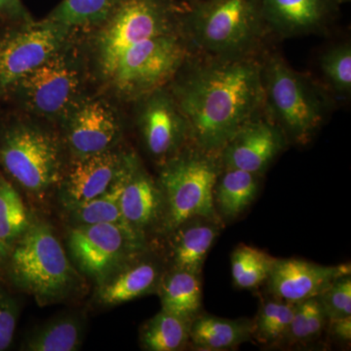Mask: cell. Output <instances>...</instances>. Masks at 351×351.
I'll list each match as a JSON object with an SVG mask.
<instances>
[{
  "mask_svg": "<svg viewBox=\"0 0 351 351\" xmlns=\"http://www.w3.org/2000/svg\"><path fill=\"white\" fill-rule=\"evenodd\" d=\"M169 90L191 130V145L218 154L240 127L263 112L262 61L193 53Z\"/></svg>",
  "mask_w": 351,
  "mask_h": 351,
  "instance_id": "cell-1",
  "label": "cell"
},
{
  "mask_svg": "<svg viewBox=\"0 0 351 351\" xmlns=\"http://www.w3.org/2000/svg\"><path fill=\"white\" fill-rule=\"evenodd\" d=\"M181 32L193 53L219 59L256 56L270 34L262 0L184 3Z\"/></svg>",
  "mask_w": 351,
  "mask_h": 351,
  "instance_id": "cell-2",
  "label": "cell"
},
{
  "mask_svg": "<svg viewBox=\"0 0 351 351\" xmlns=\"http://www.w3.org/2000/svg\"><path fill=\"white\" fill-rule=\"evenodd\" d=\"M263 114L286 138L308 142L332 112V97L315 80L295 71L278 53L262 61Z\"/></svg>",
  "mask_w": 351,
  "mask_h": 351,
  "instance_id": "cell-3",
  "label": "cell"
},
{
  "mask_svg": "<svg viewBox=\"0 0 351 351\" xmlns=\"http://www.w3.org/2000/svg\"><path fill=\"white\" fill-rule=\"evenodd\" d=\"M184 3L176 0H119L108 19L96 27L92 43L96 69L103 82L119 58L136 44L181 31Z\"/></svg>",
  "mask_w": 351,
  "mask_h": 351,
  "instance_id": "cell-4",
  "label": "cell"
},
{
  "mask_svg": "<svg viewBox=\"0 0 351 351\" xmlns=\"http://www.w3.org/2000/svg\"><path fill=\"white\" fill-rule=\"evenodd\" d=\"M221 164L218 154L188 145L162 164L158 182L165 198L162 230L172 232L195 218L219 219L214 188Z\"/></svg>",
  "mask_w": 351,
  "mask_h": 351,
  "instance_id": "cell-5",
  "label": "cell"
},
{
  "mask_svg": "<svg viewBox=\"0 0 351 351\" xmlns=\"http://www.w3.org/2000/svg\"><path fill=\"white\" fill-rule=\"evenodd\" d=\"M11 254L14 282L39 304L62 301L73 293L77 276L49 226L29 223Z\"/></svg>",
  "mask_w": 351,
  "mask_h": 351,
  "instance_id": "cell-6",
  "label": "cell"
},
{
  "mask_svg": "<svg viewBox=\"0 0 351 351\" xmlns=\"http://www.w3.org/2000/svg\"><path fill=\"white\" fill-rule=\"evenodd\" d=\"M191 54L181 31L161 34L126 50L104 82L122 100L137 101L168 86Z\"/></svg>",
  "mask_w": 351,
  "mask_h": 351,
  "instance_id": "cell-7",
  "label": "cell"
},
{
  "mask_svg": "<svg viewBox=\"0 0 351 351\" xmlns=\"http://www.w3.org/2000/svg\"><path fill=\"white\" fill-rule=\"evenodd\" d=\"M0 161L14 181L32 195L47 193L61 175L57 138L32 124L16 123L4 131Z\"/></svg>",
  "mask_w": 351,
  "mask_h": 351,
  "instance_id": "cell-8",
  "label": "cell"
},
{
  "mask_svg": "<svg viewBox=\"0 0 351 351\" xmlns=\"http://www.w3.org/2000/svg\"><path fill=\"white\" fill-rule=\"evenodd\" d=\"M71 258L98 285L126 263L138 258L145 239L130 228L113 223L73 226L69 232Z\"/></svg>",
  "mask_w": 351,
  "mask_h": 351,
  "instance_id": "cell-9",
  "label": "cell"
},
{
  "mask_svg": "<svg viewBox=\"0 0 351 351\" xmlns=\"http://www.w3.org/2000/svg\"><path fill=\"white\" fill-rule=\"evenodd\" d=\"M71 32L53 21L18 24L0 36V97L68 45Z\"/></svg>",
  "mask_w": 351,
  "mask_h": 351,
  "instance_id": "cell-10",
  "label": "cell"
},
{
  "mask_svg": "<svg viewBox=\"0 0 351 351\" xmlns=\"http://www.w3.org/2000/svg\"><path fill=\"white\" fill-rule=\"evenodd\" d=\"M82 76L66 47L16 83L14 92L27 110L48 119L63 117L80 101Z\"/></svg>",
  "mask_w": 351,
  "mask_h": 351,
  "instance_id": "cell-11",
  "label": "cell"
},
{
  "mask_svg": "<svg viewBox=\"0 0 351 351\" xmlns=\"http://www.w3.org/2000/svg\"><path fill=\"white\" fill-rule=\"evenodd\" d=\"M137 123L147 151L165 162L191 144L188 120L168 86L137 101Z\"/></svg>",
  "mask_w": 351,
  "mask_h": 351,
  "instance_id": "cell-12",
  "label": "cell"
},
{
  "mask_svg": "<svg viewBox=\"0 0 351 351\" xmlns=\"http://www.w3.org/2000/svg\"><path fill=\"white\" fill-rule=\"evenodd\" d=\"M64 121L66 144L75 158L110 151L121 137L119 114L101 99H80Z\"/></svg>",
  "mask_w": 351,
  "mask_h": 351,
  "instance_id": "cell-13",
  "label": "cell"
},
{
  "mask_svg": "<svg viewBox=\"0 0 351 351\" xmlns=\"http://www.w3.org/2000/svg\"><path fill=\"white\" fill-rule=\"evenodd\" d=\"M287 138L271 120L261 113L240 127L219 152L223 168L261 176L283 151Z\"/></svg>",
  "mask_w": 351,
  "mask_h": 351,
  "instance_id": "cell-14",
  "label": "cell"
},
{
  "mask_svg": "<svg viewBox=\"0 0 351 351\" xmlns=\"http://www.w3.org/2000/svg\"><path fill=\"white\" fill-rule=\"evenodd\" d=\"M120 208L127 225L144 239L147 230L158 226L162 228L165 217L162 189L134 154L129 156L124 172Z\"/></svg>",
  "mask_w": 351,
  "mask_h": 351,
  "instance_id": "cell-15",
  "label": "cell"
},
{
  "mask_svg": "<svg viewBox=\"0 0 351 351\" xmlns=\"http://www.w3.org/2000/svg\"><path fill=\"white\" fill-rule=\"evenodd\" d=\"M350 274V263L327 267L298 258H276L265 282L272 297L299 302L317 297L338 277Z\"/></svg>",
  "mask_w": 351,
  "mask_h": 351,
  "instance_id": "cell-16",
  "label": "cell"
},
{
  "mask_svg": "<svg viewBox=\"0 0 351 351\" xmlns=\"http://www.w3.org/2000/svg\"><path fill=\"white\" fill-rule=\"evenodd\" d=\"M129 154L110 149L93 156L75 158L64 184L66 207L103 195L121 174Z\"/></svg>",
  "mask_w": 351,
  "mask_h": 351,
  "instance_id": "cell-17",
  "label": "cell"
},
{
  "mask_svg": "<svg viewBox=\"0 0 351 351\" xmlns=\"http://www.w3.org/2000/svg\"><path fill=\"white\" fill-rule=\"evenodd\" d=\"M262 7L269 32L282 38L322 31L339 8L331 0H262Z\"/></svg>",
  "mask_w": 351,
  "mask_h": 351,
  "instance_id": "cell-18",
  "label": "cell"
},
{
  "mask_svg": "<svg viewBox=\"0 0 351 351\" xmlns=\"http://www.w3.org/2000/svg\"><path fill=\"white\" fill-rule=\"evenodd\" d=\"M162 277L160 267L151 260L126 263L99 286L97 300L103 306H119L156 292Z\"/></svg>",
  "mask_w": 351,
  "mask_h": 351,
  "instance_id": "cell-19",
  "label": "cell"
},
{
  "mask_svg": "<svg viewBox=\"0 0 351 351\" xmlns=\"http://www.w3.org/2000/svg\"><path fill=\"white\" fill-rule=\"evenodd\" d=\"M221 221L195 218L184 221L172 232L171 258L174 269L201 274L208 254L221 230Z\"/></svg>",
  "mask_w": 351,
  "mask_h": 351,
  "instance_id": "cell-20",
  "label": "cell"
},
{
  "mask_svg": "<svg viewBox=\"0 0 351 351\" xmlns=\"http://www.w3.org/2000/svg\"><path fill=\"white\" fill-rule=\"evenodd\" d=\"M253 334V322L249 320H230L218 316H197L189 329V341L198 350H232L249 341Z\"/></svg>",
  "mask_w": 351,
  "mask_h": 351,
  "instance_id": "cell-21",
  "label": "cell"
},
{
  "mask_svg": "<svg viewBox=\"0 0 351 351\" xmlns=\"http://www.w3.org/2000/svg\"><path fill=\"white\" fill-rule=\"evenodd\" d=\"M157 292L162 311L193 322L199 314L202 301L200 274L173 269L162 274Z\"/></svg>",
  "mask_w": 351,
  "mask_h": 351,
  "instance_id": "cell-22",
  "label": "cell"
},
{
  "mask_svg": "<svg viewBox=\"0 0 351 351\" xmlns=\"http://www.w3.org/2000/svg\"><path fill=\"white\" fill-rule=\"evenodd\" d=\"M260 176L234 168H223L214 188V204L219 219H232L250 206L260 184Z\"/></svg>",
  "mask_w": 351,
  "mask_h": 351,
  "instance_id": "cell-23",
  "label": "cell"
},
{
  "mask_svg": "<svg viewBox=\"0 0 351 351\" xmlns=\"http://www.w3.org/2000/svg\"><path fill=\"white\" fill-rule=\"evenodd\" d=\"M84 326L78 316L64 314L36 328L29 335L24 350L31 351H75L80 350Z\"/></svg>",
  "mask_w": 351,
  "mask_h": 351,
  "instance_id": "cell-24",
  "label": "cell"
},
{
  "mask_svg": "<svg viewBox=\"0 0 351 351\" xmlns=\"http://www.w3.org/2000/svg\"><path fill=\"white\" fill-rule=\"evenodd\" d=\"M129 156L130 154H128V158L121 174L106 193L97 196L93 199L68 207L69 216L75 226L113 223V225L124 226L132 230L122 216L121 208H120V195H121L124 172H125Z\"/></svg>",
  "mask_w": 351,
  "mask_h": 351,
  "instance_id": "cell-25",
  "label": "cell"
},
{
  "mask_svg": "<svg viewBox=\"0 0 351 351\" xmlns=\"http://www.w3.org/2000/svg\"><path fill=\"white\" fill-rule=\"evenodd\" d=\"M191 321L166 313L161 309L145 323L141 331L143 348L151 351L182 350L189 341Z\"/></svg>",
  "mask_w": 351,
  "mask_h": 351,
  "instance_id": "cell-26",
  "label": "cell"
},
{
  "mask_svg": "<svg viewBox=\"0 0 351 351\" xmlns=\"http://www.w3.org/2000/svg\"><path fill=\"white\" fill-rule=\"evenodd\" d=\"M119 0H62L46 19L69 29H96L108 19Z\"/></svg>",
  "mask_w": 351,
  "mask_h": 351,
  "instance_id": "cell-27",
  "label": "cell"
},
{
  "mask_svg": "<svg viewBox=\"0 0 351 351\" xmlns=\"http://www.w3.org/2000/svg\"><path fill=\"white\" fill-rule=\"evenodd\" d=\"M276 258L247 245H240L232 255V274L235 285L253 289L267 281Z\"/></svg>",
  "mask_w": 351,
  "mask_h": 351,
  "instance_id": "cell-28",
  "label": "cell"
},
{
  "mask_svg": "<svg viewBox=\"0 0 351 351\" xmlns=\"http://www.w3.org/2000/svg\"><path fill=\"white\" fill-rule=\"evenodd\" d=\"M297 302L274 298L263 302L257 319L253 323V334L258 341L274 343L285 339Z\"/></svg>",
  "mask_w": 351,
  "mask_h": 351,
  "instance_id": "cell-29",
  "label": "cell"
},
{
  "mask_svg": "<svg viewBox=\"0 0 351 351\" xmlns=\"http://www.w3.org/2000/svg\"><path fill=\"white\" fill-rule=\"evenodd\" d=\"M29 225L22 198L15 188L0 176V240L10 245Z\"/></svg>",
  "mask_w": 351,
  "mask_h": 351,
  "instance_id": "cell-30",
  "label": "cell"
},
{
  "mask_svg": "<svg viewBox=\"0 0 351 351\" xmlns=\"http://www.w3.org/2000/svg\"><path fill=\"white\" fill-rule=\"evenodd\" d=\"M321 73L330 89L341 98L351 93V45L350 43L335 44L320 56Z\"/></svg>",
  "mask_w": 351,
  "mask_h": 351,
  "instance_id": "cell-31",
  "label": "cell"
},
{
  "mask_svg": "<svg viewBox=\"0 0 351 351\" xmlns=\"http://www.w3.org/2000/svg\"><path fill=\"white\" fill-rule=\"evenodd\" d=\"M328 320L317 298L297 302L285 339L290 343H306L319 336Z\"/></svg>",
  "mask_w": 351,
  "mask_h": 351,
  "instance_id": "cell-32",
  "label": "cell"
},
{
  "mask_svg": "<svg viewBox=\"0 0 351 351\" xmlns=\"http://www.w3.org/2000/svg\"><path fill=\"white\" fill-rule=\"evenodd\" d=\"M328 320L351 316V277L339 276L317 297Z\"/></svg>",
  "mask_w": 351,
  "mask_h": 351,
  "instance_id": "cell-33",
  "label": "cell"
},
{
  "mask_svg": "<svg viewBox=\"0 0 351 351\" xmlns=\"http://www.w3.org/2000/svg\"><path fill=\"white\" fill-rule=\"evenodd\" d=\"M18 311L15 300L0 292V351L7 350L12 343Z\"/></svg>",
  "mask_w": 351,
  "mask_h": 351,
  "instance_id": "cell-34",
  "label": "cell"
},
{
  "mask_svg": "<svg viewBox=\"0 0 351 351\" xmlns=\"http://www.w3.org/2000/svg\"><path fill=\"white\" fill-rule=\"evenodd\" d=\"M0 18L16 24H24L34 21L22 0H0Z\"/></svg>",
  "mask_w": 351,
  "mask_h": 351,
  "instance_id": "cell-35",
  "label": "cell"
},
{
  "mask_svg": "<svg viewBox=\"0 0 351 351\" xmlns=\"http://www.w3.org/2000/svg\"><path fill=\"white\" fill-rule=\"evenodd\" d=\"M332 324V332L337 339L341 341H350L351 339V316L338 318L330 321Z\"/></svg>",
  "mask_w": 351,
  "mask_h": 351,
  "instance_id": "cell-36",
  "label": "cell"
},
{
  "mask_svg": "<svg viewBox=\"0 0 351 351\" xmlns=\"http://www.w3.org/2000/svg\"><path fill=\"white\" fill-rule=\"evenodd\" d=\"M9 248H10V245L0 240V267H1L2 263L5 262L9 254H10V249Z\"/></svg>",
  "mask_w": 351,
  "mask_h": 351,
  "instance_id": "cell-37",
  "label": "cell"
},
{
  "mask_svg": "<svg viewBox=\"0 0 351 351\" xmlns=\"http://www.w3.org/2000/svg\"><path fill=\"white\" fill-rule=\"evenodd\" d=\"M332 3L336 4V5H341V4L350 3L351 0H331Z\"/></svg>",
  "mask_w": 351,
  "mask_h": 351,
  "instance_id": "cell-38",
  "label": "cell"
},
{
  "mask_svg": "<svg viewBox=\"0 0 351 351\" xmlns=\"http://www.w3.org/2000/svg\"><path fill=\"white\" fill-rule=\"evenodd\" d=\"M184 3H193V2L200 1V0H182Z\"/></svg>",
  "mask_w": 351,
  "mask_h": 351,
  "instance_id": "cell-39",
  "label": "cell"
}]
</instances>
